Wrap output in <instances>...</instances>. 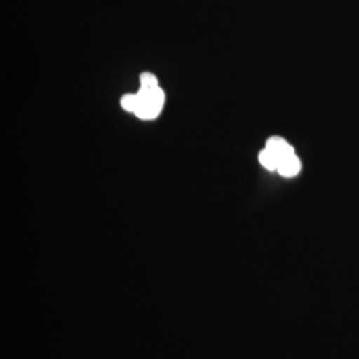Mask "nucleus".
Listing matches in <instances>:
<instances>
[{"instance_id":"nucleus-1","label":"nucleus","mask_w":359,"mask_h":359,"mask_svg":"<svg viewBox=\"0 0 359 359\" xmlns=\"http://www.w3.org/2000/svg\"><path fill=\"white\" fill-rule=\"evenodd\" d=\"M139 104L135 115L142 120H154L160 115L165 102V93L158 86L149 90L140 88L137 92Z\"/></svg>"},{"instance_id":"nucleus-2","label":"nucleus","mask_w":359,"mask_h":359,"mask_svg":"<svg viewBox=\"0 0 359 359\" xmlns=\"http://www.w3.org/2000/svg\"><path fill=\"white\" fill-rule=\"evenodd\" d=\"M270 149L273 154H276L278 157V160L281 161L285 157L290 156V154H294V148L286 142L283 137H278V136H274V137H270L269 140L266 142V147Z\"/></svg>"},{"instance_id":"nucleus-3","label":"nucleus","mask_w":359,"mask_h":359,"mask_svg":"<svg viewBox=\"0 0 359 359\" xmlns=\"http://www.w3.org/2000/svg\"><path fill=\"white\" fill-rule=\"evenodd\" d=\"M277 170H278L280 175H283L285 177H293L295 175H298L299 170H301V161L295 156V154H290V156L285 157L280 161Z\"/></svg>"},{"instance_id":"nucleus-4","label":"nucleus","mask_w":359,"mask_h":359,"mask_svg":"<svg viewBox=\"0 0 359 359\" xmlns=\"http://www.w3.org/2000/svg\"><path fill=\"white\" fill-rule=\"evenodd\" d=\"M258 158H259V163L261 165L269 170H277L278 164H280V160L276 154H273L270 149L265 148L264 151H261L258 154Z\"/></svg>"},{"instance_id":"nucleus-5","label":"nucleus","mask_w":359,"mask_h":359,"mask_svg":"<svg viewBox=\"0 0 359 359\" xmlns=\"http://www.w3.org/2000/svg\"><path fill=\"white\" fill-rule=\"evenodd\" d=\"M120 104H121V107H123L126 111L135 114V112H136V108H137V104H139L137 93H135V95H133V93L124 95V96L121 97V100H120Z\"/></svg>"},{"instance_id":"nucleus-6","label":"nucleus","mask_w":359,"mask_h":359,"mask_svg":"<svg viewBox=\"0 0 359 359\" xmlns=\"http://www.w3.org/2000/svg\"><path fill=\"white\" fill-rule=\"evenodd\" d=\"M157 86H158V81H157V77L154 76V74L142 72L140 75V88L149 90V88H154Z\"/></svg>"}]
</instances>
